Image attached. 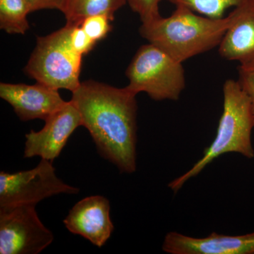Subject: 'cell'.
Returning <instances> with one entry per match:
<instances>
[{"label":"cell","mask_w":254,"mask_h":254,"mask_svg":"<svg viewBox=\"0 0 254 254\" xmlns=\"http://www.w3.org/2000/svg\"><path fill=\"white\" fill-rule=\"evenodd\" d=\"M136 95L127 87L115 88L85 81L72 92L71 101L81 115L99 154L121 173L136 169Z\"/></svg>","instance_id":"1"},{"label":"cell","mask_w":254,"mask_h":254,"mask_svg":"<svg viewBox=\"0 0 254 254\" xmlns=\"http://www.w3.org/2000/svg\"><path fill=\"white\" fill-rule=\"evenodd\" d=\"M230 15L211 18L177 6L168 17L142 21L140 35L177 60L184 62L218 47L230 25Z\"/></svg>","instance_id":"2"},{"label":"cell","mask_w":254,"mask_h":254,"mask_svg":"<svg viewBox=\"0 0 254 254\" xmlns=\"http://www.w3.org/2000/svg\"><path fill=\"white\" fill-rule=\"evenodd\" d=\"M222 91L223 111L216 136L205 150L203 157L190 170L169 184V188L175 193L222 155L237 153L247 158L254 157L252 143L254 120L250 98L237 80H227Z\"/></svg>","instance_id":"3"},{"label":"cell","mask_w":254,"mask_h":254,"mask_svg":"<svg viewBox=\"0 0 254 254\" xmlns=\"http://www.w3.org/2000/svg\"><path fill=\"white\" fill-rule=\"evenodd\" d=\"M71 27L66 23L51 34L37 37L36 48L24 68L28 76L55 89H77L83 56L70 43Z\"/></svg>","instance_id":"4"},{"label":"cell","mask_w":254,"mask_h":254,"mask_svg":"<svg viewBox=\"0 0 254 254\" xmlns=\"http://www.w3.org/2000/svg\"><path fill=\"white\" fill-rule=\"evenodd\" d=\"M182 64L151 43L142 46L127 68V88L136 95L143 92L157 101L178 100L186 88Z\"/></svg>","instance_id":"5"},{"label":"cell","mask_w":254,"mask_h":254,"mask_svg":"<svg viewBox=\"0 0 254 254\" xmlns=\"http://www.w3.org/2000/svg\"><path fill=\"white\" fill-rule=\"evenodd\" d=\"M79 189L66 185L56 175L53 163L42 159L26 171L0 173V207L34 204L53 195L76 194Z\"/></svg>","instance_id":"6"},{"label":"cell","mask_w":254,"mask_h":254,"mask_svg":"<svg viewBox=\"0 0 254 254\" xmlns=\"http://www.w3.org/2000/svg\"><path fill=\"white\" fill-rule=\"evenodd\" d=\"M34 204L0 207V254H38L54 235L40 220Z\"/></svg>","instance_id":"7"},{"label":"cell","mask_w":254,"mask_h":254,"mask_svg":"<svg viewBox=\"0 0 254 254\" xmlns=\"http://www.w3.org/2000/svg\"><path fill=\"white\" fill-rule=\"evenodd\" d=\"M45 122L41 131L26 133L24 158L39 156L53 163L73 131L82 126L81 115L70 100Z\"/></svg>","instance_id":"8"},{"label":"cell","mask_w":254,"mask_h":254,"mask_svg":"<svg viewBox=\"0 0 254 254\" xmlns=\"http://www.w3.org/2000/svg\"><path fill=\"white\" fill-rule=\"evenodd\" d=\"M59 90L38 83H0V97L11 105L18 118L23 122L47 119L66 104Z\"/></svg>","instance_id":"9"},{"label":"cell","mask_w":254,"mask_h":254,"mask_svg":"<svg viewBox=\"0 0 254 254\" xmlns=\"http://www.w3.org/2000/svg\"><path fill=\"white\" fill-rule=\"evenodd\" d=\"M66 229L101 248L111 237L114 225L109 200L103 195L86 197L70 210L64 220Z\"/></svg>","instance_id":"10"},{"label":"cell","mask_w":254,"mask_h":254,"mask_svg":"<svg viewBox=\"0 0 254 254\" xmlns=\"http://www.w3.org/2000/svg\"><path fill=\"white\" fill-rule=\"evenodd\" d=\"M163 250L170 254H254V232L236 236L213 232L197 238L171 232L164 239Z\"/></svg>","instance_id":"11"},{"label":"cell","mask_w":254,"mask_h":254,"mask_svg":"<svg viewBox=\"0 0 254 254\" xmlns=\"http://www.w3.org/2000/svg\"><path fill=\"white\" fill-rule=\"evenodd\" d=\"M230 25L218 46L219 54L240 66L254 65V0H243L230 14Z\"/></svg>","instance_id":"12"},{"label":"cell","mask_w":254,"mask_h":254,"mask_svg":"<svg viewBox=\"0 0 254 254\" xmlns=\"http://www.w3.org/2000/svg\"><path fill=\"white\" fill-rule=\"evenodd\" d=\"M127 0H64L61 11L66 23L81 25L82 21L94 15H106L113 21L118 10L126 4Z\"/></svg>","instance_id":"13"},{"label":"cell","mask_w":254,"mask_h":254,"mask_svg":"<svg viewBox=\"0 0 254 254\" xmlns=\"http://www.w3.org/2000/svg\"><path fill=\"white\" fill-rule=\"evenodd\" d=\"M31 12L28 0H0V28L9 34L24 35L29 29L27 16Z\"/></svg>","instance_id":"14"},{"label":"cell","mask_w":254,"mask_h":254,"mask_svg":"<svg viewBox=\"0 0 254 254\" xmlns=\"http://www.w3.org/2000/svg\"><path fill=\"white\" fill-rule=\"evenodd\" d=\"M243 0H169L175 6H185L196 14L211 18H222L229 8L237 6Z\"/></svg>","instance_id":"15"},{"label":"cell","mask_w":254,"mask_h":254,"mask_svg":"<svg viewBox=\"0 0 254 254\" xmlns=\"http://www.w3.org/2000/svg\"><path fill=\"white\" fill-rule=\"evenodd\" d=\"M110 21L112 20L106 15H94L85 18L81 26L88 36L97 43L105 38L112 31Z\"/></svg>","instance_id":"16"},{"label":"cell","mask_w":254,"mask_h":254,"mask_svg":"<svg viewBox=\"0 0 254 254\" xmlns=\"http://www.w3.org/2000/svg\"><path fill=\"white\" fill-rule=\"evenodd\" d=\"M69 41L74 51L81 56L91 51L96 43L88 36L81 25H72L70 32Z\"/></svg>","instance_id":"17"},{"label":"cell","mask_w":254,"mask_h":254,"mask_svg":"<svg viewBox=\"0 0 254 254\" xmlns=\"http://www.w3.org/2000/svg\"><path fill=\"white\" fill-rule=\"evenodd\" d=\"M162 0H127L131 9L139 15L141 21L160 16L159 4Z\"/></svg>","instance_id":"18"},{"label":"cell","mask_w":254,"mask_h":254,"mask_svg":"<svg viewBox=\"0 0 254 254\" xmlns=\"http://www.w3.org/2000/svg\"><path fill=\"white\" fill-rule=\"evenodd\" d=\"M238 81L244 91L248 95L254 120V65L238 67Z\"/></svg>","instance_id":"19"},{"label":"cell","mask_w":254,"mask_h":254,"mask_svg":"<svg viewBox=\"0 0 254 254\" xmlns=\"http://www.w3.org/2000/svg\"><path fill=\"white\" fill-rule=\"evenodd\" d=\"M32 11L41 9H59L61 11L64 0H28Z\"/></svg>","instance_id":"20"}]
</instances>
